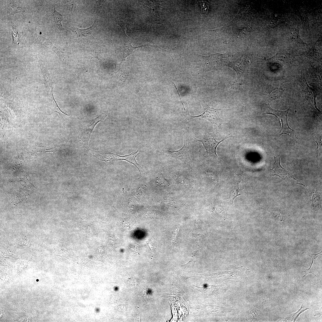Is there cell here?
Here are the masks:
<instances>
[{"mask_svg":"<svg viewBox=\"0 0 322 322\" xmlns=\"http://www.w3.org/2000/svg\"><path fill=\"white\" fill-rule=\"evenodd\" d=\"M199 55L202 59L203 69L207 71L219 69L229 63V56L226 53H216L208 56Z\"/></svg>","mask_w":322,"mask_h":322,"instance_id":"cell-1","label":"cell"},{"mask_svg":"<svg viewBox=\"0 0 322 322\" xmlns=\"http://www.w3.org/2000/svg\"><path fill=\"white\" fill-rule=\"evenodd\" d=\"M202 104L203 109V111L201 114L198 115L194 116L191 115L189 113L188 109V112L186 120L200 117L208 121L212 124L216 125L218 127L219 130L221 129V125L224 122V120L219 117V111L222 109H215L210 107L205 103Z\"/></svg>","mask_w":322,"mask_h":322,"instance_id":"cell-2","label":"cell"},{"mask_svg":"<svg viewBox=\"0 0 322 322\" xmlns=\"http://www.w3.org/2000/svg\"><path fill=\"white\" fill-rule=\"evenodd\" d=\"M202 139L199 140L194 137L197 141L201 142L202 144L206 151V156L207 157H218L216 150L219 144L231 136H227L220 141H217L215 138L213 134L208 131H205L203 133Z\"/></svg>","mask_w":322,"mask_h":322,"instance_id":"cell-3","label":"cell"},{"mask_svg":"<svg viewBox=\"0 0 322 322\" xmlns=\"http://www.w3.org/2000/svg\"><path fill=\"white\" fill-rule=\"evenodd\" d=\"M251 63L249 56L244 55L236 61L229 63L227 66L236 72L239 80H243L248 75Z\"/></svg>","mask_w":322,"mask_h":322,"instance_id":"cell-4","label":"cell"},{"mask_svg":"<svg viewBox=\"0 0 322 322\" xmlns=\"http://www.w3.org/2000/svg\"><path fill=\"white\" fill-rule=\"evenodd\" d=\"M183 135L184 144L182 147L179 150L174 151L163 150L160 153L163 155L179 160L186 163L190 164L192 160L188 151L187 143Z\"/></svg>","mask_w":322,"mask_h":322,"instance_id":"cell-5","label":"cell"},{"mask_svg":"<svg viewBox=\"0 0 322 322\" xmlns=\"http://www.w3.org/2000/svg\"><path fill=\"white\" fill-rule=\"evenodd\" d=\"M140 154V153L139 152L138 150L135 152H132L130 154L123 156L110 152L105 153L103 154V156L106 159V161L125 160L131 163L136 166L141 175V173L138 168V166H141L137 163L136 160V157Z\"/></svg>","mask_w":322,"mask_h":322,"instance_id":"cell-6","label":"cell"},{"mask_svg":"<svg viewBox=\"0 0 322 322\" xmlns=\"http://www.w3.org/2000/svg\"><path fill=\"white\" fill-rule=\"evenodd\" d=\"M37 44H40L53 51L59 57L61 60L64 61L65 53L61 51L59 48L55 47L50 40L38 34L36 39Z\"/></svg>","mask_w":322,"mask_h":322,"instance_id":"cell-7","label":"cell"},{"mask_svg":"<svg viewBox=\"0 0 322 322\" xmlns=\"http://www.w3.org/2000/svg\"><path fill=\"white\" fill-rule=\"evenodd\" d=\"M107 116L102 114L95 119L92 121L84 129L80 139L87 145L90 137V134L95 126L99 122L103 120Z\"/></svg>","mask_w":322,"mask_h":322,"instance_id":"cell-8","label":"cell"},{"mask_svg":"<svg viewBox=\"0 0 322 322\" xmlns=\"http://www.w3.org/2000/svg\"><path fill=\"white\" fill-rule=\"evenodd\" d=\"M196 290L201 292L206 296H210L218 295L223 293V290L222 285H208L204 287H199L193 285Z\"/></svg>","mask_w":322,"mask_h":322,"instance_id":"cell-9","label":"cell"},{"mask_svg":"<svg viewBox=\"0 0 322 322\" xmlns=\"http://www.w3.org/2000/svg\"><path fill=\"white\" fill-rule=\"evenodd\" d=\"M274 157L275 162L273 165V168L270 170L273 171V176H278L283 179L287 177L294 178L287 171L281 166L280 163V155L275 157L274 156Z\"/></svg>","mask_w":322,"mask_h":322,"instance_id":"cell-10","label":"cell"},{"mask_svg":"<svg viewBox=\"0 0 322 322\" xmlns=\"http://www.w3.org/2000/svg\"><path fill=\"white\" fill-rule=\"evenodd\" d=\"M95 21L94 24L88 28L85 29H79L76 27H72L69 24V28L72 31L73 34L78 37H85L91 35L94 28Z\"/></svg>","mask_w":322,"mask_h":322,"instance_id":"cell-11","label":"cell"},{"mask_svg":"<svg viewBox=\"0 0 322 322\" xmlns=\"http://www.w3.org/2000/svg\"><path fill=\"white\" fill-rule=\"evenodd\" d=\"M51 18L54 26L60 30H63L62 24V21L63 19V16L56 11L54 8L51 15Z\"/></svg>","mask_w":322,"mask_h":322,"instance_id":"cell-12","label":"cell"},{"mask_svg":"<svg viewBox=\"0 0 322 322\" xmlns=\"http://www.w3.org/2000/svg\"><path fill=\"white\" fill-rule=\"evenodd\" d=\"M40 69L45 85L47 89L51 92L52 90V87L49 74L42 64H41Z\"/></svg>","mask_w":322,"mask_h":322,"instance_id":"cell-13","label":"cell"},{"mask_svg":"<svg viewBox=\"0 0 322 322\" xmlns=\"http://www.w3.org/2000/svg\"><path fill=\"white\" fill-rule=\"evenodd\" d=\"M243 189H240L239 185L237 184L233 188L229 195V199L231 204H233L235 198L241 194L242 191Z\"/></svg>","mask_w":322,"mask_h":322,"instance_id":"cell-14","label":"cell"},{"mask_svg":"<svg viewBox=\"0 0 322 322\" xmlns=\"http://www.w3.org/2000/svg\"><path fill=\"white\" fill-rule=\"evenodd\" d=\"M283 93V90L281 88H278L273 91L269 95L270 101L279 98L282 95Z\"/></svg>","mask_w":322,"mask_h":322,"instance_id":"cell-15","label":"cell"},{"mask_svg":"<svg viewBox=\"0 0 322 322\" xmlns=\"http://www.w3.org/2000/svg\"><path fill=\"white\" fill-rule=\"evenodd\" d=\"M157 185L160 187H165L169 184V180L166 179L162 174H161L158 176L156 179Z\"/></svg>","mask_w":322,"mask_h":322,"instance_id":"cell-16","label":"cell"},{"mask_svg":"<svg viewBox=\"0 0 322 322\" xmlns=\"http://www.w3.org/2000/svg\"><path fill=\"white\" fill-rule=\"evenodd\" d=\"M21 10L19 7L16 6L13 3H10L9 6L8 11L10 15H13L15 13L18 12Z\"/></svg>","mask_w":322,"mask_h":322,"instance_id":"cell-17","label":"cell"},{"mask_svg":"<svg viewBox=\"0 0 322 322\" xmlns=\"http://www.w3.org/2000/svg\"><path fill=\"white\" fill-rule=\"evenodd\" d=\"M12 34L13 38V43L18 44L19 42V36L17 32L15 30L14 27L11 26Z\"/></svg>","mask_w":322,"mask_h":322,"instance_id":"cell-18","label":"cell"},{"mask_svg":"<svg viewBox=\"0 0 322 322\" xmlns=\"http://www.w3.org/2000/svg\"><path fill=\"white\" fill-rule=\"evenodd\" d=\"M303 253H304L305 254L310 256L312 259V261L311 264L309 268V269H312V266L313 262L319 256H320L322 254V251L319 253L315 254H312L309 253L304 252Z\"/></svg>","mask_w":322,"mask_h":322,"instance_id":"cell-19","label":"cell"},{"mask_svg":"<svg viewBox=\"0 0 322 322\" xmlns=\"http://www.w3.org/2000/svg\"><path fill=\"white\" fill-rule=\"evenodd\" d=\"M200 5L201 11L203 13H207L208 9V3L206 2L201 1Z\"/></svg>","mask_w":322,"mask_h":322,"instance_id":"cell-20","label":"cell"},{"mask_svg":"<svg viewBox=\"0 0 322 322\" xmlns=\"http://www.w3.org/2000/svg\"><path fill=\"white\" fill-rule=\"evenodd\" d=\"M193 258H191L190 261L185 264L182 265V266L185 268H188L193 267L194 263Z\"/></svg>","mask_w":322,"mask_h":322,"instance_id":"cell-21","label":"cell"},{"mask_svg":"<svg viewBox=\"0 0 322 322\" xmlns=\"http://www.w3.org/2000/svg\"><path fill=\"white\" fill-rule=\"evenodd\" d=\"M302 305H301L300 309L297 312H296V313H294L292 314L293 315L292 316V317H293L295 315H296V317L295 318H294V321H295L296 320V319L299 316V315L302 312H303L304 311H305L306 309H309V308H306V309H304V310H302Z\"/></svg>","mask_w":322,"mask_h":322,"instance_id":"cell-22","label":"cell"},{"mask_svg":"<svg viewBox=\"0 0 322 322\" xmlns=\"http://www.w3.org/2000/svg\"><path fill=\"white\" fill-rule=\"evenodd\" d=\"M179 230V227H177L175 230V232L174 233L173 236L172 241V245L173 246L174 245L176 241V238L177 236V235L178 233Z\"/></svg>","mask_w":322,"mask_h":322,"instance_id":"cell-23","label":"cell"},{"mask_svg":"<svg viewBox=\"0 0 322 322\" xmlns=\"http://www.w3.org/2000/svg\"><path fill=\"white\" fill-rule=\"evenodd\" d=\"M304 272L305 273V275L303 276V278L305 277L307 274L309 273H312L315 276L318 278L312 272V269H307L305 270L304 271Z\"/></svg>","mask_w":322,"mask_h":322,"instance_id":"cell-24","label":"cell"},{"mask_svg":"<svg viewBox=\"0 0 322 322\" xmlns=\"http://www.w3.org/2000/svg\"><path fill=\"white\" fill-rule=\"evenodd\" d=\"M200 222H199V220L197 219V221H196V226L197 227H199L200 226Z\"/></svg>","mask_w":322,"mask_h":322,"instance_id":"cell-25","label":"cell"}]
</instances>
